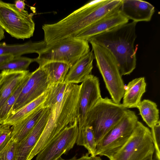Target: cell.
<instances>
[{"mask_svg": "<svg viewBox=\"0 0 160 160\" xmlns=\"http://www.w3.org/2000/svg\"><path fill=\"white\" fill-rule=\"evenodd\" d=\"M146 83L144 77L130 81L125 87L122 104L126 109L137 108L146 92Z\"/></svg>", "mask_w": 160, "mask_h": 160, "instance_id": "19", "label": "cell"}, {"mask_svg": "<svg viewBox=\"0 0 160 160\" xmlns=\"http://www.w3.org/2000/svg\"><path fill=\"white\" fill-rule=\"evenodd\" d=\"M155 152L151 131L138 121L125 143L109 158V160H144Z\"/></svg>", "mask_w": 160, "mask_h": 160, "instance_id": "7", "label": "cell"}, {"mask_svg": "<svg viewBox=\"0 0 160 160\" xmlns=\"http://www.w3.org/2000/svg\"><path fill=\"white\" fill-rule=\"evenodd\" d=\"M80 85L77 110L79 128L83 126L88 113L102 98L96 76L89 74Z\"/></svg>", "mask_w": 160, "mask_h": 160, "instance_id": "11", "label": "cell"}, {"mask_svg": "<svg viewBox=\"0 0 160 160\" xmlns=\"http://www.w3.org/2000/svg\"><path fill=\"white\" fill-rule=\"evenodd\" d=\"M121 14L133 22H148L151 20L155 8L148 2L138 0H122L119 9Z\"/></svg>", "mask_w": 160, "mask_h": 160, "instance_id": "15", "label": "cell"}, {"mask_svg": "<svg viewBox=\"0 0 160 160\" xmlns=\"http://www.w3.org/2000/svg\"><path fill=\"white\" fill-rule=\"evenodd\" d=\"M93 0L55 23L44 24V41L47 44L76 34L113 13V4L108 1Z\"/></svg>", "mask_w": 160, "mask_h": 160, "instance_id": "1", "label": "cell"}, {"mask_svg": "<svg viewBox=\"0 0 160 160\" xmlns=\"http://www.w3.org/2000/svg\"><path fill=\"white\" fill-rule=\"evenodd\" d=\"M43 105L36 108L18 122L11 127V139L18 143L25 138L32 130L45 109Z\"/></svg>", "mask_w": 160, "mask_h": 160, "instance_id": "18", "label": "cell"}, {"mask_svg": "<svg viewBox=\"0 0 160 160\" xmlns=\"http://www.w3.org/2000/svg\"><path fill=\"white\" fill-rule=\"evenodd\" d=\"M78 132L77 117L36 155L35 160H56L66 154L76 144Z\"/></svg>", "mask_w": 160, "mask_h": 160, "instance_id": "10", "label": "cell"}, {"mask_svg": "<svg viewBox=\"0 0 160 160\" xmlns=\"http://www.w3.org/2000/svg\"><path fill=\"white\" fill-rule=\"evenodd\" d=\"M94 59L92 51L80 58L70 68L64 82L76 84L82 82L90 74Z\"/></svg>", "mask_w": 160, "mask_h": 160, "instance_id": "17", "label": "cell"}, {"mask_svg": "<svg viewBox=\"0 0 160 160\" xmlns=\"http://www.w3.org/2000/svg\"><path fill=\"white\" fill-rule=\"evenodd\" d=\"M50 112V109L46 108L44 113L29 134L22 141L16 143L17 160H27L45 127Z\"/></svg>", "mask_w": 160, "mask_h": 160, "instance_id": "13", "label": "cell"}, {"mask_svg": "<svg viewBox=\"0 0 160 160\" xmlns=\"http://www.w3.org/2000/svg\"><path fill=\"white\" fill-rule=\"evenodd\" d=\"M47 44L44 40L38 42L29 41L22 44H7L0 43V55H12L14 57L26 54L37 53L45 48Z\"/></svg>", "mask_w": 160, "mask_h": 160, "instance_id": "20", "label": "cell"}, {"mask_svg": "<svg viewBox=\"0 0 160 160\" xmlns=\"http://www.w3.org/2000/svg\"><path fill=\"white\" fill-rule=\"evenodd\" d=\"M47 74L40 67L30 73L9 113L34 101L48 89Z\"/></svg>", "mask_w": 160, "mask_h": 160, "instance_id": "12", "label": "cell"}, {"mask_svg": "<svg viewBox=\"0 0 160 160\" xmlns=\"http://www.w3.org/2000/svg\"><path fill=\"white\" fill-rule=\"evenodd\" d=\"M40 67L43 68L47 74L48 87L64 82L70 68L66 63L56 61L48 62Z\"/></svg>", "mask_w": 160, "mask_h": 160, "instance_id": "21", "label": "cell"}, {"mask_svg": "<svg viewBox=\"0 0 160 160\" xmlns=\"http://www.w3.org/2000/svg\"><path fill=\"white\" fill-rule=\"evenodd\" d=\"M127 110L122 104L107 97L101 98L88 113L82 127H91L97 145L120 122Z\"/></svg>", "mask_w": 160, "mask_h": 160, "instance_id": "4", "label": "cell"}, {"mask_svg": "<svg viewBox=\"0 0 160 160\" xmlns=\"http://www.w3.org/2000/svg\"><path fill=\"white\" fill-rule=\"evenodd\" d=\"M137 22L119 25L88 40L103 47L114 57L121 76L129 75L134 70L136 65L137 47L134 43L137 38Z\"/></svg>", "mask_w": 160, "mask_h": 160, "instance_id": "2", "label": "cell"}, {"mask_svg": "<svg viewBox=\"0 0 160 160\" xmlns=\"http://www.w3.org/2000/svg\"><path fill=\"white\" fill-rule=\"evenodd\" d=\"M30 74L22 81L14 92L0 108V125L3 123L10 112Z\"/></svg>", "mask_w": 160, "mask_h": 160, "instance_id": "27", "label": "cell"}, {"mask_svg": "<svg viewBox=\"0 0 160 160\" xmlns=\"http://www.w3.org/2000/svg\"><path fill=\"white\" fill-rule=\"evenodd\" d=\"M68 84L64 82L50 86L48 92L43 104L44 108H51L62 98Z\"/></svg>", "mask_w": 160, "mask_h": 160, "instance_id": "25", "label": "cell"}, {"mask_svg": "<svg viewBox=\"0 0 160 160\" xmlns=\"http://www.w3.org/2000/svg\"><path fill=\"white\" fill-rule=\"evenodd\" d=\"M138 121L135 112L127 109L120 122L97 145L95 156H105L109 158L127 141Z\"/></svg>", "mask_w": 160, "mask_h": 160, "instance_id": "9", "label": "cell"}, {"mask_svg": "<svg viewBox=\"0 0 160 160\" xmlns=\"http://www.w3.org/2000/svg\"><path fill=\"white\" fill-rule=\"evenodd\" d=\"M152 142L156 160H160V122L159 120L151 128Z\"/></svg>", "mask_w": 160, "mask_h": 160, "instance_id": "28", "label": "cell"}, {"mask_svg": "<svg viewBox=\"0 0 160 160\" xmlns=\"http://www.w3.org/2000/svg\"><path fill=\"white\" fill-rule=\"evenodd\" d=\"M56 160H102V159L99 156H97L92 157L91 155L89 156V153H87L79 158H78L76 155L69 159H64L60 157Z\"/></svg>", "mask_w": 160, "mask_h": 160, "instance_id": "31", "label": "cell"}, {"mask_svg": "<svg viewBox=\"0 0 160 160\" xmlns=\"http://www.w3.org/2000/svg\"><path fill=\"white\" fill-rule=\"evenodd\" d=\"M24 0H16L15 1V7L20 10H24L25 3Z\"/></svg>", "mask_w": 160, "mask_h": 160, "instance_id": "33", "label": "cell"}, {"mask_svg": "<svg viewBox=\"0 0 160 160\" xmlns=\"http://www.w3.org/2000/svg\"><path fill=\"white\" fill-rule=\"evenodd\" d=\"M5 38L4 30L0 26V41Z\"/></svg>", "mask_w": 160, "mask_h": 160, "instance_id": "34", "label": "cell"}, {"mask_svg": "<svg viewBox=\"0 0 160 160\" xmlns=\"http://www.w3.org/2000/svg\"><path fill=\"white\" fill-rule=\"evenodd\" d=\"M11 127L6 124L0 125V152L4 148L11 138Z\"/></svg>", "mask_w": 160, "mask_h": 160, "instance_id": "30", "label": "cell"}, {"mask_svg": "<svg viewBox=\"0 0 160 160\" xmlns=\"http://www.w3.org/2000/svg\"><path fill=\"white\" fill-rule=\"evenodd\" d=\"M16 142L12 139L0 152V160H17L15 152Z\"/></svg>", "mask_w": 160, "mask_h": 160, "instance_id": "29", "label": "cell"}, {"mask_svg": "<svg viewBox=\"0 0 160 160\" xmlns=\"http://www.w3.org/2000/svg\"><path fill=\"white\" fill-rule=\"evenodd\" d=\"M14 57L12 55H0V66Z\"/></svg>", "mask_w": 160, "mask_h": 160, "instance_id": "32", "label": "cell"}, {"mask_svg": "<svg viewBox=\"0 0 160 160\" xmlns=\"http://www.w3.org/2000/svg\"><path fill=\"white\" fill-rule=\"evenodd\" d=\"M137 108L143 120L151 128L159 120V111L156 104L148 99L141 101Z\"/></svg>", "mask_w": 160, "mask_h": 160, "instance_id": "23", "label": "cell"}, {"mask_svg": "<svg viewBox=\"0 0 160 160\" xmlns=\"http://www.w3.org/2000/svg\"><path fill=\"white\" fill-rule=\"evenodd\" d=\"M35 58L24 57H14L0 66V70L26 71Z\"/></svg>", "mask_w": 160, "mask_h": 160, "instance_id": "26", "label": "cell"}, {"mask_svg": "<svg viewBox=\"0 0 160 160\" xmlns=\"http://www.w3.org/2000/svg\"><path fill=\"white\" fill-rule=\"evenodd\" d=\"M30 73L28 70L2 71L0 77V108Z\"/></svg>", "mask_w": 160, "mask_h": 160, "instance_id": "16", "label": "cell"}, {"mask_svg": "<svg viewBox=\"0 0 160 160\" xmlns=\"http://www.w3.org/2000/svg\"><path fill=\"white\" fill-rule=\"evenodd\" d=\"M32 16L14 4L0 0V26L12 37L24 39L33 36L35 25Z\"/></svg>", "mask_w": 160, "mask_h": 160, "instance_id": "8", "label": "cell"}, {"mask_svg": "<svg viewBox=\"0 0 160 160\" xmlns=\"http://www.w3.org/2000/svg\"><path fill=\"white\" fill-rule=\"evenodd\" d=\"M91 44L97 66L104 81L112 99L120 103L125 86L116 60L107 49L92 42Z\"/></svg>", "mask_w": 160, "mask_h": 160, "instance_id": "6", "label": "cell"}, {"mask_svg": "<svg viewBox=\"0 0 160 160\" xmlns=\"http://www.w3.org/2000/svg\"><path fill=\"white\" fill-rule=\"evenodd\" d=\"M80 85L68 84L61 100L51 108L45 127L27 160H31L77 117Z\"/></svg>", "mask_w": 160, "mask_h": 160, "instance_id": "3", "label": "cell"}, {"mask_svg": "<svg viewBox=\"0 0 160 160\" xmlns=\"http://www.w3.org/2000/svg\"><path fill=\"white\" fill-rule=\"evenodd\" d=\"M152 156L153 155L150 156L144 160H153Z\"/></svg>", "mask_w": 160, "mask_h": 160, "instance_id": "35", "label": "cell"}, {"mask_svg": "<svg viewBox=\"0 0 160 160\" xmlns=\"http://www.w3.org/2000/svg\"><path fill=\"white\" fill-rule=\"evenodd\" d=\"M76 143L78 145L84 147L91 156H96L97 144L91 127L85 126L81 128H78Z\"/></svg>", "mask_w": 160, "mask_h": 160, "instance_id": "24", "label": "cell"}, {"mask_svg": "<svg viewBox=\"0 0 160 160\" xmlns=\"http://www.w3.org/2000/svg\"></svg>", "mask_w": 160, "mask_h": 160, "instance_id": "36", "label": "cell"}, {"mask_svg": "<svg viewBox=\"0 0 160 160\" xmlns=\"http://www.w3.org/2000/svg\"><path fill=\"white\" fill-rule=\"evenodd\" d=\"M129 20L124 16L119 10L100 19L73 37L88 41L94 36L126 23Z\"/></svg>", "mask_w": 160, "mask_h": 160, "instance_id": "14", "label": "cell"}, {"mask_svg": "<svg viewBox=\"0 0 160 160\" xmlns=\"http://www.w3.org/2000/svg\"><path fill=\"white\" fill-rule=\"evenodd\" d=\"M49 87L42 95L17 110L9 113L2 124L12 126L16 124L39 107L43 105Z\"/></svg>", "mask_w": 160, "mask_h": 160, "instance_id": "22", "label": "cell"}, {"mask_svg": "<svg viewBox=\"0 0 160 160\" xmlns=\"http://www.w3.org/2000/svg\"><path fill=\"white\" fill-rule=\"evenodd\" d=\"M87 40L69 37L47 44L46 47L37 52L38 56L35 58L41 67L49 62H63L70 67L78 59L90 51Z\"/></svg>", "mask_w": 160, "mask_h": 160, "instance_id": "5", "label": "cell"}]
</instances>
